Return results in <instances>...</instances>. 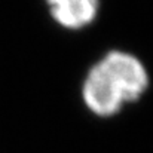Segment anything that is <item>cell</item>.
<instances>
[{
	"mask_svg": "<svg viewBox=\"0 0 153 153\" xmlns=\"http://www.w3.org/2000/svg\"><path fill=\"white\" fill-rule=\"evenodd\" d=\"M150 76L143 61L126 51L107 52L88 70L82 83L85 107L100 117L116 116L149 89Z\"/></svg>",
	"mask_w": 153,
	"mask_h": 153,
	"instance_id": "cell-1",
	"label": "cell"
},
{
	"mask_svg": "<svg viewBox=\"0 0 153 153\" xmlns=\"http://www.w3.org/2000/svg\"><path fill=\"white\" fill-rule=\"evenodd\" d=\"M52 19L62 28L77 31L91 25L100 10V0H45Z\"/></svg>",
	"mask_w": 153,
	"mask_h": 153,
	"instance_id": "cell-2",
	"label": "cell"
}]
</instances>
